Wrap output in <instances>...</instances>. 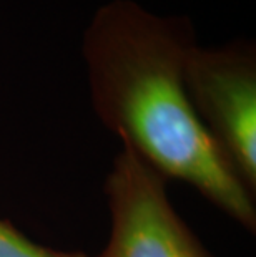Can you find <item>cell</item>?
<instances>
[{"label": "cell", "mask_w": 256, "mask_h": 257, "mask_svg": "<svg viewBox=\"0 0 256 257\" xmlns=\"http://www.w3.org/2000/svg\"><path fill=\"white\" fill-rule=\"evenodd\" d=\"M197 45L188 17H161L133 0L97 10L83 35L90 101L100 123L166 181L187 183L254 232V194L195 113L185 63Z\"/></svg>", "instance_id": "obj_1"}, {"label": "cell", "mask_w": 256, "mask_h": 257, "mask_svg": "<svg viewBox=\"0 0 256 257\" xmlns=\"http://www.w3.org/2000/svg\"><path fill=\"white\" fill-rule=\"evenodd\" d=\"M166 179L122 148L105 179L110 239L95 257H211L173 207Z\"/></svg>", "instance_id": "obj_3"}, {"label": "cell", "mask_w": 256, "mask_h": 257, "mask_svg": "<svg viewBox=\"0 0 256 257\" xmlns=\"http://www.w3.org/2000/svg\"><path fill=\"white\" fill-rule=\"evenodd\" d=\"M0 257H89L83 252H67L40 245L22 234L12 222L0 219Z\"/></svg>", "instance_id": "obj_4"}, {"label": "cell", "mask_w": 256, "mask_h": 257, "mask_svg": "<svg viewBox=\"0 0 256 257\" xmlns=\"http://www.w3.org/2000/svg\"><path fill=\"white\" fill-rule=\"evenodd\" d=\"M195 113L246 188L256 193V52L246 42L198 43L185 63Z\"/></svg>", "instance_id": "obj_2"}]
</instances>
